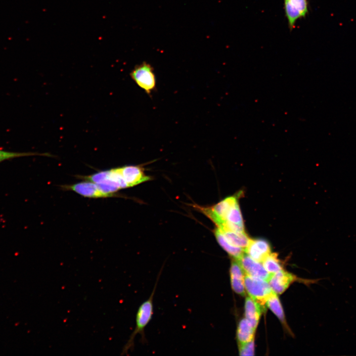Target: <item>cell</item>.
Segmentation results:
<instances>
[{
    "label": "cell",
    "instance_id": "12",
    "mask_svg": "<svg viewBox=\"0 0 356 356\" xmlns=\"http://www.w3.org/2000/svg\"><path fill=\"white\" fill-rule=\"evenodd\" d=\"M230 276L231 287L238 294L244 296L245 287L244 285L245 273L239 262L233 259L230 267Z\"/></svg>",
    "mask_w": 356,
    "mask_h": 356
},
{
    "label": "cell",
    "instance_id": "7",
    "mask_svg": "<svg viewBox=\"0 0 356 356\" xmlns=\"http://www.w3.org/2000/svg\"><path fill=\"white\" fill-rule=\"evenodd\" d=\"M62 187L64 189L73 191L88 198H106L116 196L115 194L104 192L96 184L87 180L73 184L62 185Z\"/></svg>",
    "mask_w": 356,
    "mask_h": 356
},
{
    "label": "cell",
    "instance_id": "10",
    "mask_svg": "<svg viewBox=\"0 0 356 356\" xmlns=\"http://www.w3.org/2000/svg\"><path fill=\"white\" fill-rule=\"evenodd\" d=\"M245 252L253 259L262 263L271 253V248L268 242L265 239H251Z\"/></svg>",
    "mask_w": 356,
    "mask_h": 356
},
{
    "label": "cell",
    "instance_id": "1",
    "mask_svg": "<svg viewBox=\"0 0 356 356\" xmlns=\"http://www.w3.org/2000/svg\"><path fill=\"white\" fill-rule=\"evenodd\" d=\"M157 282V281L149 298L143 302L138 309L136 314L135 328L124 346L121 355H127L129 351L133 349L134 339L137 334H139L144 337V330L150 321L153 313V300Z\"/></svg>",
    "mask_w": 356,
    "mask_h": 356
},
{
    "label": "cell",
    "instance_id": "14",
    "mask_svg": "<svg viewBox=\"0 0 356 356\" xmlns=\"http://www.w3.org/2000/svg\"><path fill=\"white\" fill-rule=\"evenodd\" d=\"M219 230L229 244L235 247L242 248L244 250L248 246L251 240L245 232H235L220 229Z\"/></svg>",
    "mask_w": 356,
    "mask_h": 356
},
{
    "label": "cell",
    "instance_id": "17",
    "mask_svg": "<svg viewBox=\"0 0 356 356\" xmlns=\"http://www.w3.org/2000/svg\"><path fill=\"white\" fill-rule=\"evenodd\" d=\"M266 304L281 322L286 325L284 312L277 294L273 292L267 299Z\"/></svg>",
    "mask_w": 356,
    "mask_h": 356
},
{
    "label": "cell",
    "instance_id": "18",
    "mask_svg": "<svg viewBox=\"0 0 356 356\" xmlns=\"http://www.w3.org/2000/svg\"><path fill=\"white\" fill-rule=\"evenodd\" d=\"M264 267L270 274L277 272L282 269L276 253H270L262 262Z\"/></svg>",
    "mask_w": 356,
    "mask_h": 356
},
{
    "label": "cell",
    "instance_id": "3",
    "mask_svg": "<svg viewBox=\"0 0 356 356\" xmlns=\"http://www.w3.org/2000/svg\"><path fill=\"white\" fill-rule=\"evenodd\" d=\"M85 180L97 184H102L116 188L118 190L128 188L119 167L104 171H100L88 176H79Z\"/></svg>",
    "mask_w": 356,
    "mask_h": 356
},
{
    "label": "cell",
    "instance_id": "5",
    "mask_svg": "<svg viewBox=\"0 0 356 356\" xmlns=\"http://www.w3.org/2000/svg\"><path fill=\"white\" fill-rule=\"evenodd\" d=\"M130 76L139 87L150 94L156 87V78L152 67L144 62L136 66Z\"/></svg>",
    "mask_w": 356,
    "mask_h": 356
},
{
    "label": "cell",
    "instance_id": "16",
    "mask_svg": "<svg viewBox=\"0 0 356 356\" xmlns=\"http://www.w3.org/2000/svg\"><path fill=\"white\" fill-rule=\"evenodd\" d=\"M255 329L247 319L241 320L237 329V338L238 344L246 343L254 340Z\"/></svg>",
    "mask_w": 356,
    "mask_h": 356
},
{
    "label": "cell",
    "instance_id": "20",
    "mask_svg": "<svg viewBox=\"0 0 356 356\" xmlns=\"http://www.w3.org/2000/svg\"><path fill=\"white\" fill-rule=\"evenodd\" d=\"M34 155L48 156V154H41L35 152H11L0 149V163L5 160L15 158Z\"/></svg>",
    "mask_w": 356,
    "mask_h": 356
},
{
    "label": "cell",
    "instance_id": "4",
    "mask_svg": "<svg viewBox=\"0 0 356 356\" xmlns=\"http://www.w3.org/2000/svg\"><path fill=\"white\" fill-rule=\"evenodd\" d=\"M244 285L249 296L261 306H264L273 292L268 282L264 279L245 274Z\"/></svg>",
    "mask_w": 356,
    "mask_h": 356
},
{
    "label": "cell",
    "instance_id": "9",
    "mask_svg": "<svg viewBox=\"0 0 356 356\" xmlns=\"http://www.w3.org/2000/svg\"><path fill=\"white\" fill-rule=\"evenodd\" d=\"M121 174L128 187H133L150 179L143 168L138 166H125L119 167Z\"/></svg>",
    "mask_w": 356,
    "mask_h": 356
},
{
    "label": "cell",
    "instance_id": "15",
    "mask_svg": "<svg viewBox=\"0 0 356 356\" xmlns=\"http://www.w3.org/2000/svg\"><path fill=\"white\" fill-rule=\"evenodd\" d=\"M214 234L219 245L233 259L238 260L245 253L244 249L229 244L217 227L214 230Z\"/></svg>",
    "mask_w": 356,
    "mask_h": 356
},
{
    "label": "cell",
    "instance_id": "13",
    "mask_svg": "<svg viewBox=\"0 0 356 356\" xmlns=\"http://www.w3.org/2000/svg\"><path fill=\"white\" fill-rule=\"evenodd\" d=\"M261 306L250 296L246 298L245 304V318L256 329L261 315Z\"/></svg>",
    "mask_w": 356,
    "mask_h": 356
},
{
    "label": "cell",
    "instance_id": "8",
    "mask_svg": "<svg viewBox=\"0 0 356 356\" xmlns=\"http://www.w3.org/2000/svg\"><path fill=\"white\" fill-rule=\"evenodd\" d=\"M237 261L245 274L265 280H267L269 277L270 273L266 270L262 263L253 259L245 252Z\"/></svg>",
    "mask_w": 356,
    "mask_h": 356
},
{
    "label": "cell",
    "instance_id": "2",
    "mask_svg": "<svg viewBox=\"0 0 356 356\" xmlns=\"http://www.w3.org/2000/svg\"><path fill=\"white\" fill-rule=\"evenodd\" d=\"M237 202L238 197L234 195L226 197L211 207L197 206V208L219 227L225 222L230 210Z\"/></svg>",
    "mask_w": 356,
    "mask_h": 356
},
{
    "label": "cell",
    "instance_id": "11",
    "mask_svg": "<svg viewBox=\"0 0 356 356\" xmlns=\"http://www.w3.org/2000/svg\"><path fill=\"white\" fill-rule=\"evenodd\" d=\"M294 275L283 269L270 274L267 280L272 290L276 294H282L294 280Z\"/></svg>",
    "mask_w": 356,
    "mask_h": 356
},
{
    "label": "cell",
    "instance_id": "6",
    "mask_svg": "<svg viewBox=\"0 0 356 356\" xmlns=\"http://www.w3.org/2000/svg\"><path fill=\"white\" fill-rule=\"evenodd\" d=\"M284 4L289 28L292 29L298 20L308 14V0H284Z\"/></svg>",
    "mask_w": 356,
    "mask_h": 356
},
{
    "label": "cell",
    "instance_id": "21",
    "mask_svg": "<svg viewBox=\"0 0 356 356\" xmlns=\"http://www.w3.org/2000/svg\"><path fill=\"white\" fill-rule=\"evenodd\" d=\"M238 346L240 356H253L254 355V340L246 343L238 344Z\"/></svg>",
    "mask_w": 356,
    "mask_h": 356
},
{
    "label": "cell",
    "instance_id": "19",
    "mask_svg": "<svg viewBox=\"0 0 356 356\" xmlns=\"http://www.w3.org/2000/svg\"><path fill=\"white\" fill-rule=\"evenodd\" d=\"M225 223L244 226L243 221L238 202L236 203L230 210L226 217V221L224 223Z\"/></svg>",
    "mask_w": 356,
    "mask_h": 356
}]
</instances>
